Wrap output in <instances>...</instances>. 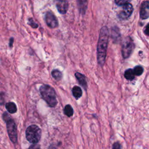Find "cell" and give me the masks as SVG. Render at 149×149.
Segmentation results:
<instances>
[{"label": "cell", "mask_w": 149, "mask_h": 149, "mask_svg": "<svg viewBox=\"0 0 149 149\" xmlns=\"http://www.w3.org/2000/svg\"><path fill=\"white\" fill-rule=\"evenodd\" d=\"M109 39V30L107 26L101 27L97 44V62L100 66H103L107 55V49Z\"/></svg>", "instance_id": "obj_1"}, {"label": "cell", "mask_w": 149, "mask_h": 149, "mask_svg": "<svg viewBox=\"0 0 149 149\" xmlns=\"http://www.w3.org/2000/svg\"><path fill=\"white\" fill-rule=\"evenodd\" d=\"M40 93L42 99L50 107H54L57 104L56 95L55 90L49 85L43 84L40 87Z\"/></svg>", "instance_id": "obj_2"}, {"label": "cell", "mask_w": 149, "mask_h": 149, "mask_svg": "<svg viewBox=\"0 0 149 149\" xmlns=\"http://www.w3.org/2000/svg\"><path fill=\"white\" fill-rule=\"evenodd\" d=\"M2 116L3 120L6 123V129L9 137L10 140L13 143H15L17 141V131L15 123L6 112H4Z\"/></svg>", "instance_id": "obj_3"}, {"label": "cell", "mask_w": 149, "mask_h": 149, "mask_svg": "<svg viewBox=\"0 0 149 149\" xmlns=\"http://www.w3.org/2000/svg\"><path fill=\"white\" fill-rule=\"evenodd\" d=\"M41 136V130L37 125H31L26 129V137L27 140L31 143H37L40 140Z\"/></svg>", "instance_id": "obj_4"}, {"label": "cell", "mask_w": 149, "mask_h": 149, "mask_svg": "<svg viewBox=\"0 0 149 149\" xmlns=\"http://www.w3.org/2000/svg\"><path fill=\"white\" fill-rule=\"evenodd\" d=\"M134 49V43L132 39L130 37H126L123 43L122 47V55L123 58H127L130 56Z\"/></svg>", "instance_id": "obj_5"}, {"label": "cell", "mask_w": 149, "mask_h": 149, "mask_svg": "<svg viewBox=\"0 0 149 149\" xmlns=\"http://www.w3.org/2000/svg\"><path fill=\"white\" fill-rule=\"evenodd\" d=\"M45 21L49 28L54 29L58 26V20L55 15L51 11H48L45 14Z\"/></svg>", "instance_id": "obj_6"}, {"label": "cell", "mask_w": 149, "mask_h": 149, "mask_svg": "<svg viewBox=\"0 0 149 149\" xmlns=\"http://www.w3.org/2000/svg\"><path fill=\"white\" fill-rule=\"evenodd\" d=\"M133 11V7L132 5L130 2H127L123 6V10L118 13V17L121 20L127 19L131 16Z\"/></svg>", "instance_id": "obj_7"}, {"label": "cell", "mask_w": 149, "mask_h": 149, "mask_svg": "<svg viewBox=\"0 0 149 149\" xmlns=\"http://www.w3.org/2000/svg\"><path fill=\"white\" fill-rule=\"evenodd\" d=\"M140 17L141 19H146L149 17V1H143L140 6Z\"/></svg>", "instance_id": "obj_8"}, {"label": "cell", "mask_w": 149, "mask_h": 149, "mask_svg": "<svg viewBox=\"0 0 149 149\" xmlns=\"http://www.w3.org/2000/svg\"><path fill=\"white\" fill-rule=\"evenodd\" d=\"M56 6L58 12L60 13L65 14L68 10L69 3L66 1H59L57 2Z\"/></svg>", "instance_id": "obj_9"}, {"label": "cell", "mask_w": 149, "mask_h": 149, "mask_svg": "<svg viewBox=\"0 0 149 149\" xmlns=\"http://www.w3.org/2000/svg\"><path fill=\"white\" fill-rule=\"evenodd\" d=\"M74 74L79 84L86 90L87 88V82L86 76L79 72H76Z\"/></svg>", "instance_id": "obj_10"}, {"label": "cell", "mask_w": 149, "mask_h": 149, "mask_svg": "<svg viewBox=\"0 0 149 149\" xmlns=\"http://www.w3.org/2000/svg\"><path fill=\"white\" fill-rule=\"evenodd\" d=\"M77 6L79 10L80 13L84 15L86 10L87 8V1H77Z\"/></svg>", "instance_id": "obj_11"}, {"label": "cell", "mask_w": 149, "mask_h": 149, "mask_svg": "<svg viewBox=\"0 0 149 149\" xmlns=\"http://www.w3.org/2000/svg\"><path fill=\"white\" fill-rule=\"evenodd\" d=\"M82 90L80 87L77 86H74L72 88V94L76 100L80 98L82 95Z\"/></svg>", "instance_id": "obj_12"}, {"label": "cell", "mask_w": 149, "mask_h": 149, "mask_svg": "<svg viewBox=\"0 0 149 149\" xmlns=\"http://www.w3.org/2000/svg\"><path fill=\"white\" fill-rule=\"evenodd\" d=\"M5 108L8 112L14 113L17 111V107L13 102H8L5 104Z\"/></svg>", "instance_id": "obj_13"}, {"label": "cell", "mask_w": 149, "mask_h": 149, "mask_svg": "<svg viewBox=\"0 0 149 149\" xmlns=\"http://www.w3.org/2000/svg\"><path fill=\"white\" fill-rule=\"evenodd\" d=\"M111 36L114 41H118L120 38V33L117 27H113L111 29Z\"/></svg>", "instance_id": "obj_14"}, {"label": "cell", "mask_w": 149, "mask_h": 149, "mask_svg": "<svg viewBox=\"0 0 149 149\" xmlns=\"http://www.w3.org/2000/svg\"><path fill=\"white\" fill-rule=\"evenodd\" d=\"M124 76L128 80H130V81L133 80L135 76L134 73L133 72V69H128L126 70L124 73Z\"/></svg>", "instance_id": "obj_15"}, {"label": "cell", "mask_w": 149, "mask_h": 149, "mask_svg": "<svg viewBox=\"0 0 149 149\" xmlns=\"http://www.w3.org/2000/svg\"><path fill=\"white\" fill-rule=\"evenodd\" d=\"M63 111L64 113L68 117L72 116L73 114V109L72 107L69 104H67L65 105Z\"/></svg>", "instance_id": "obj_16"}, {"label": "cell", "mask_w": 149, "mask_h": 149, "mask_svg": "<svg viewBox=\"0 0 149 149\" xmlns=\"http://www.w3.org/2000/svg\"><path fill=\"white\" fill-rule=\"evenodd\" d=\"M51 75L56 80H60L62 77V74L61 72L57 69H54L51 72Z\"/></svg>", "instance_id": "obj_17"}, {"label": "cell", "mask_w": 149, "mask_h": 149, "mask_svg": "<svg viewBox=\"0 0 149 149\" xmlns=\"http://www.w3.org/2000/svg\"><path fill=\"white\" fill-rule=\"evenodd\" d=\"M133 72H134L135 75L140 76L143 73V68L142 66H141L140 65H137L134 68Z\"/></svg>", "instance_id": "obj_18"}, {"label": "cell", "mask_w": 149, "mask_h": 149, "mask_svg": "<svg viewBox=\"0 0 149 149\" xmlns=\"http://www.w3.org/2000/svg\"><path fill=\"white\" fill-rule=\"evenodd\" d=\"M28 24L34 29H36L38 27V24L34 21L33 18L30 17L28 19Z\"/></svg>", "instance_id": "obj_19"}, {"label": "cell", "mask_w": 149, "mask_h": 149, "mask_svg": "<svg viewBox=\"0 0 149 149\" xmlns=\"http://www.w3.org/2000/svg\"><path fill=\"white\" fill-rule=\"evenodd\" d=\"M127 2H129L128 1L126 0H116L115 1V3L118 6H123Z\"/></svg>", "instance_id": "obj_20"}, {"label": "cell", "mask_w": 149, "mask_h": 149, "mask_svg": "<svg viewBox=\"0 0 149 149\" xmlns=\"http://www.w3.org/2000/svg\"><path fill=\"white\" fill-rule=\"evenodd\" d=\"M112 149H122L121 146L118 142H115L112 146Z\"/></svg>", "instance_id": "obj_21"}, {"label": "cell", "mask_w": 149, "mask_h": 149, "mask_svg": "<svg viewBox=\"0 0 149 149\" xmlns=\"http://www.w3.org/2000/svg\"><path fill=\"white\" fill-rule=\"evenodd\" d=\"M144 33L146 36H149V23L145 26L144 29Z\"/></svg>", "instance_id": "obj_22"}, {"label": "cell", "mask_w": 149, "mask_h": 149, "mask_svg": "<svg viewBox=\"0 0 149 149\" xmlns=\"http://www.w3.org/2000/svg\"><path fill=\"white\" fill-rule=\"evenodd\" d=\"M29 149H40V147L39 144H34L31 146H30L29 148Z\"/></svg>", "instance_id": "obj_23"}, {"label": "cell", "mask_w": 149, "mask_h": 149, "mask_svg": "<svg viewBox=\"0 0 149 149\" xmlns=\"http://www.w3.org/2000/svg\"><path fill=\"white\" fill-rule=\"evenodd\" d=\"M13 38L11 37L9 40V46L10 47H12V45H13Z\"/></svg>", "instance_id": "obj_24"}]
</instances>
